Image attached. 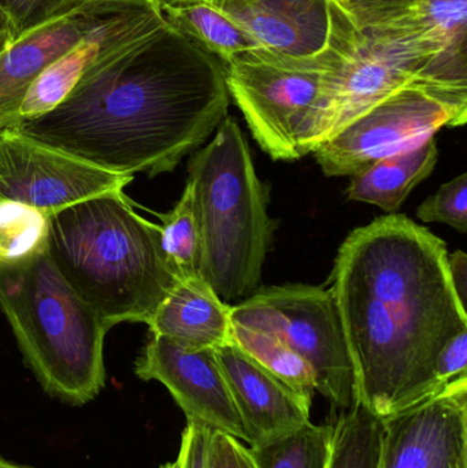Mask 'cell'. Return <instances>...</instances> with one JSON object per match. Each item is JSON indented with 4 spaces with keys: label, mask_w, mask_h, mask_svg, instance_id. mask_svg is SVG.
<instances>
[{
    "label": "cell",
    "mask_w": 467,
    "mask_h": 468,
    "mask_svg": "<svg viewBox=\"0 0 467 468\" xmlns=\"http://www.w3.org/2000/svg\"><path fill=\"white\" fill-rule=\"evenodd\" d=\"M225 66L165 24L88 73L62 103L14 128L120 175L173 172L228 117Z\"/></svg>",
    "instance_id": "cell-1"
},
{
    "label": "cell",
    "mask_w": 467,
    "mask_h": 468,
    "mask_svg": "<svg viewBox=\"0 0 467 468\" xmlns=\"http://www.w3.org/2000/svg\"><path fill=\"white\" fill-rule=\"evenodd\" d=\"M331 291L353 362L356 401L380 420L435 395V360L467 329L446 242L388 214L348 234Z\"/></svg>",
    "instance_id": "cell-2"
},
{
    "label": "cell",
    "mask_w": 467,
    "mask_h": 468,
    "mask_svg": "<svg viewBox=\"0 0 467 468\" xmlns=\"http://www.w3.org/2000/svg\"><path fill=\"white\" fill-rule=\"evenodd\" d=\"M47 247L74 291L111 327L148 324L180 280L162 248L161 227L140 216L123 192L49 217Z\"/></svg>",
    "instance_id": "cell-3"
},
{
    "label": "cell",
    "mask_w": 467,
    "mask_h": 468,
    "mask_svg": "<svg viewBox=\"0 0 467 468\" xmlns=\"http://www.w3.org/2000/svg\"><path fill=\"white\" fill-rule=\"evenodd\" d=\"M0 310L48 395L81 406L101 392L111 326L63 277L47 242L25 258L0 261Z\"/></svg>",
    "instance_id": "cell-4"
},
{
    "label": "cell",
    "mask_w": 467,
    "mask_h": 468,
    "mask_svg": "<svg viewBox=\"0 0 467 468\" xmlns=\"http://www.w3.org/2000/svg\"><path fill=\"white\" fill-rule=\"evenodd\" d=\"M188 175L200 230L199 275L222 302L241 303L260 288L277 221L235 118H225L195 153Z\"/></svg>",
    "instance_id": "cell-5"
},
{
    "label": "cell",
    "mask_w": 467,
    "mask_h": 468,
    "mask_svg": "<svg viewBox=\"0 0 467 468\" xmlns=\"http://www.w3.org/2000/svg\"><path fill=\"white\" fill-rule=\"evenodd\" d=\"M351 21L340 13L331 46L293 57L271 49L244 52L225 65L228 92L252 137L274 161H296L299 133L317 103L324 77L334 68Z\"/></svg>",
    "instance_id": "cell-6"
},
{
    "label": "cell",
    "mask_w": 467,
    "mask_h": 468,
    "mask_svg": "<svg viewBox=\"0 0 467 468\" xmlns=\"http://www.w3.org/2000/svg\"><path fill=\"white\" fill-rule=\"evenodd\" d=\"M430 55L411 41L370 27L359 29L351 22L339 58L324 77L317 103L299 133L301 158L403 85L430 80Z\"/></svg>",
    "instance_id": "cell-7"
},
{
    "label": "cell",
    "mask_w": 467,
    "mask_h": 468,
    "mask_svg": "<svg viewBox=\"0 0 467 468\" xmlns=\"http://www.w3.org/2000/svg\"><path fill=\"white\" fill-rule=\"evenodd\" d=\"M230 321L273 335L303 357L334 411L356 404L353 362L331 289L302 283L260 288L232 305Z\"/></svg>",
    "instance_id": "cell-8"
},
{
    "label": "cell",
    "mask_w": 467,
    "mask_h": 468,
    "mask_svg": "<svg viewBox=\"0 0 467 468\" xmlns=\"http://www.w3.org/2000/svg\"><path fill=\"white\" fill-rule=\"evenodd\" d=\"M467 85L417 79L367 110L313 151L328 177L356 175L375 162L410 150L443 126H463Z\"/></svg>",
    "instance_id": "cell-9"
},
{
    "label": "cell",
    "mask_w": 467,
    "mask_h": 468,
    "mask_svg": "<svg viewBox=\"0 0 467 468\" xmlns=\"http://www.w3.org/2000/svg\"><path fill=\"white\" fill-rule=\"evenodd\" d=\"M133 178L49 147L14 126L0 128V202L51 217L84 200L123 192Z\"/></svg>",
    "instance_id": "cell-10"
},
{
    "label": "cell",
    "mask_w": 467,
    "mask_h": 468,
    "mask_svg": "<svg viewBox=\"0 0 467 468\" xmlns=\"http://www.w3.org/2000/svg\"><path fill=\"white\" fill-rule=\"evenodd\" d=\"M143 381L161 382L188 422L247 441L246 431L214 348H189L151 335L134 363Z\"/></svg>",
    "instance_id": "cell-11"
},
{
    "label": "cell",
    "mask_w": 467,
    "mask_h": 468,
    "mask_svg": "<svg viewBox=\"0 0 467 468\" xmlns=\"http://www.w3.org/2000/svg\"><path fill=\"white\" fill-rule=\"evenodd\" d=\"M380 468H467V376L383 420Z\"/></svg>",
    "instance_id": "cell-12"
},
{
    "label": "cell",
    "mask_w": 467,
    "mask_h": 468,
    "mask_svg": "<svg viewBox=\"0 0 467 468\" xmlns=\"http://www.w3.org/2000/svg\"><path fill=\"white\" fill-rule=\"evenodd\" d=\"M125 7L101 2H79L22 30L0 55V128L13 125L30 85L68 54L104 19Z\"/></svg>",
    "instance_id": "cell-13"
},
{
    "label": "cell",
    "mask_w": 467,
    "mask_h": 468,
    "mask_svg": "<svg viewBox=\"0 0 467 468\" xmlns=\"http://www.w3.org/2000/svg\"><path fill=\"white\" fill-rule=\"evenodd\" d=\"M165 24L156 8L125 5L115 11L37 77L22 101L16 122L51 112L93 69Z\"/></svg>",
    "instance_id": "cell-14"
},
{
    "label": "cell",
    "mask_w": 467,
    "mask_h": 468,
    "mask_svg": "<svg viewBox=\"0 0 467 468\" xmlns=\"http://www.w3.org/2000/svg\"><path fill=\"white\" fill-rule=\"evenodd\" d=\"M249 448L276 441L310 422L313 396L302 395L269 373L235 344L216 348Z\"/></svg>",
    "instance_id": "cell-15"
},
{
    "label": "cell",
    "mask_w": 467,
    "mask_h": 468,
    "mask_svg": "<svg viewBox=\"0 0 467 468\" xmlns=\"http://www.w3.org/2000/svg\"><path fill=\"white\" fill-rule=\"evenodd\" d=\"M224 14L262 48L293 57L331 46L339 7L331 0H197Z\"/></svg>",
    "instance_id": "cell-16"
},
{
    "label": "cell",
    "mask_w": 467,
    "mask_h": 468,
    "mask_svg": "<svg viewBox=\"0 0 467 468\" xmlns=\"http://www.w3.org/2000/svg\"><path fill=\"white\" fill-rule=\"evenodd\" d=\"M366 27L419 46L432 59L433 81L467 85V0H411Z\"/></svg>",
    "instance_id": "cell-17"
},
{
    "label": "cell",
    "mask_w": 467,
    "mask_h": 468,
    "mask_svg": "<svg viewBox=\"0 0 467 468\" xmlns=\"http://www.w3.org/2000/svg\"><path fill=\"white\" fill-rule=\"evenodd\" d=\"M230 308L200 275L180 278L147 324L180 346L216 349L229 343Z\"/></svg>",
    "instance_id": "cell-18"
},
{
    "label": "cell",
    "mask_w": 467,
    "mask_h": 468,
    "mask_svg": "<svg viewBox=\"0 0 467 468\" xmlns=\"http://www.w3.org/2000/svg\"><path fill=\"white\" fill-rule=\"evenodd\" d=\"M438 143L428 137L410 150L387 156L351 176L347 199L367 203L394 214L438 164Z\"/></svg>",
    "instance_id": "cell-19"
},
{
    "label": "cell",
    "mask_w": 467,
    "mask_h": 468,
    "mask_svg": "<svg viewBox=\"0 0 467 468\" xmlns=\"http://www.w3.org/2000/svg\"><path fill=\"white\" fill-rule=\"evenodd\" d=\"M165 21L227 65L244 52L262 48L249 33L211 5L197 0L159 3Z\"/></svg>",
    "instance_id": "cell-20"
},
{
    "label": "cell",
    "mask_w": 467,
    "mask_h": 468,
    "mask_svg": "<svg viewBox=\"0 0 467 468\" xmlns=\"http://www.w3.org/2000/svg\"><path fill=\"white\" fill-rule=\"evenodd\" d=\"M334 418L329 468H380L383 420L361 401Z\"/></svg>",
    "instance_id": "cell-21"
},
{
    "label": "cell",
    "mask_w": 467,
    "mask_h": 468,
    "mask_svg": "<svg viewBox=\"0 0 467 468\" xmlns=\"http://www.w3.org/2000/svg\"><path fill=\"white\" fill-rule=\"evenodd\" d=\"M229 341L296 392L306 396L317 392L315 374L309 363L273 335L232 322Z\"/></svg>",
    "instance_id": "cell-22"
},
{
    "label": "cell",
    "mask_w": 467,
    "mask_h": 468,
    "mask_svg": "<svg viewBox=\"0 0 467 468\" xmlns=\"http://www.w3.org/2000/svg\"><path fill=\"white\" fill-rule=\"evenodd\" d=\"M334 418L323 425L309 422L276 441L249 448L257 468H329Z\"/></svg>",
    "instance_id": "cell-23"
},
{
    "label": "cell",
    "mask_w": 467,
    "mask_h": 468,
    "mask_svg": "<svg viewBox=\"0 0 467 468\" xmlns=\"http://www.w3.org/2000/svg\"><path fill=\"white\" fill-rule=\"evenodd\" d=\"M161 219V241L170 266L180 278L199 275L200 230L188 184L177 205Z\"/></svg>",
    "instance_id": "cell-24"
},
{
    "label": "cell",
    "mask_w": 467,
    "mask_h": 468,
    "mask_svg": "<svg viewBox=\"0 0 467 468\" xmlns=\"http://www.w3.org/2000/svg\"><path fill=\"white\" fill-rule=\"evenodd\" d=\"M49 216L13 202H0V261L25 258L48 239Z\"/></svg>",
    "instance_id": "cell-25"
},
{
    "label": "cell",
    "mask_w": 467,
    "mask_h": 468,
    "mask_svg": "<svg viewBox=\"0 0 467 468\" xmlns=\"http://www.w3.org/2000/svg\"><path fill=\"white\" fill-rule=\"evenodd\" d=\"M417 217L422 222L447 224L466 233L467 230V175L458 176L440 186L417 208Z\"/></svg>",
    "instance_id": "cell-26"
},
{
    "label": "cell",
    "mask_w": 467,
    "mask_h": 468,
    "mask_svg": "<svg viewBox=\"0 0 467 468\" xmlns=\"http://www.w3.org/2000/svg\"><path fill=\"white\" fill-rule=\"evenodd\" d=\"M214 431L199 423L186 422L177 458L159 468H211Z\"/></svg>",
    "instance_id": "cell-27"
},
{
    "label": "cell",
    "mask_w": 467,
    "mask_h": 468,
    "mask_svg": "<svg viewBox=\"0 0 467 468\" xmlns=\"http://www.w3.org/2000/svg\"><path fill=\"white\" fill-rule=\"evenodd\" d=\"M433 374L440 388L467 376V329L461 330L444 344L436 357Z\"/></svg>",
    "instance_id": "cell-28"
},
{
    "label": "cell",
    "mask_w": 467,
    "mask_h": 468,
    "mask_svg": "<svg viewBox=\"0 0 467 468\" xmlns=\"http://www.w3.org/2000/svg\"><path fill=\"white\" fill-rule=\"evenodd\" d=\"M356 27H366L377 19L395 13L411 0H331Z\"/></svg>",
    "instance_id": "cell-29"
},
{
    "label": "cell",
    "mask_w": 467,
    "mask_h": 468,
    "mask_svg": "<svg viewBox=\"0 0 467 468\" xmlns=\"http://www.w3.org/2000/svg\"><path fill=\"white\" fill-rule=\"evenodd\" d=\"M211 468H257L249 448L240 440L214 431Z\"/></svg>",
    "instance_id": "cell-30"
},
{
    "label": "cell",
    "mask_w": 467,
    "mask_h": 468,
    "mask_svg": "<svg viewBox=\"0 0 467 468\" xmlns=\"http://www.w3.org/2000/svg\"><path fill=\"white\" fill-rule=\"evenodd\" d=\"M5 3L16 16L21 32L73 5V0H5Z\"/></svg>",
    "instance_id": "cell-31"
},
{
    "label": "cell",
    "mask_w": 467,
    "mask_h": 468,
    "mask_svg": "<svg viewBox=\"0 0 467 468\" xmlns=\"http://www.w3.org/2000/svg\"><path fill=\"white\" fill-rule=\"evenodd\" d=\"M449 269L451 282L458 299L466 307L467 297V256L463 250L449 255Z\"/></svg>",
    "instance_id": "cell-32"
},
{
    "label": "cell",
    "mask_w": 467,
    "mask_h": 468,
    "mask_svg": "<svg viewBox=\"0 0 467 468\" xmlns=\"http://www.w3.org/2000/svg\"><path fill=\"white\" fill-rule=\"evenodd\" d=\"M21 35L18 22L5 5V0H0V55L10 48L11 44Z\"/></svg>",
    "instance_id": "cell-33"
},
{
    "label": "cell",
    "mask_w": 467,
    "mask_h": 468,
    "mask_svg": "<svg viewBox=\"0 0 467 468\" xmlns=\"http://www.w3.org/2000/svg\"><path fill=\"white\" fill-rule=\"evenodd\" d=\"M79 2H101L112 3V5H143V7H153L159 10V0H73V5Z\"/></svg>",
    "instance_id": "cell-34"
},
{
    "label": "cell",
    "mask_w": 467,
    "mask_h": 468,
    "mask_svg": "<svg viewBox=\"0 0 467 468\" xmlns=\"http://www.w3.org/2000/svg\"><path fill=\"white\" fill-rule=\"evenodd\" d=\"M0 468H30L27 466H21V464L13 463V462L5 461V459L0 458Z\"/></svg>",
    "instance_id": "cell-35"
},
{
    "label": "cell",
    "mask_w": 467,
    "mask_h": 468,
    "mask_svg": "<svg viewBox=\"0 0 467 468\" xmlns=\"http://www.w3.org/2000/svg\"><path fill=\"white\" fill-rule=\"evenodd\" d=\"M161 2H167V0H159V3Z\"/></svg>",
    "instance_id": "cell-36"
}]
</instances>
